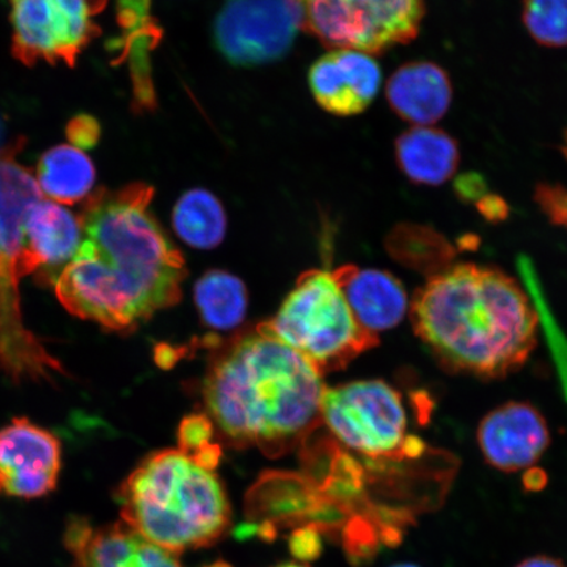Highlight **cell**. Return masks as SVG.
Returning a JSON list of instances; mask_svg holds the SVG:
<instances>
[{
  "label": "cell",
  "mask_w": 567,
  "mask_h": 567,
  "mask_svg": "<svg viewBox=\"0 0 567 567\" xmlns=\"http://www.w3.org/2000/svg\"><path fill=\"white\" fill-rule=\"evenodd\" d=\"M153 196L134 183L89 197L82 243L54 286L70 315L127 332L179 302L186 265L151 212Z\"/></svg>",
  "instance_id": "obj_1"
},
{
  "label": "cell",
  "mask_w": 567,
  "mask_h": 567,
  "mask_svg": "<svg viewBox=\"0 0 567 567\" xmlns=\"http://www.w3.org/2000/svg\"><path fill=\"white\" fill-rule=\"evenodd\" d=\"M322 373L265 323L239 332L213 357L203 396L229 442L279 456L322 424Z\"/></svg>",
  "instance_id": "obj_2"
},
{
  "label": "cell",
  "mask_w": 567,
  "mask_h": 567,
  "mask_svg": "<svg viewBox=\"0 0 567 567\" xmlns=\"http://www.w3.org/2000/svg\"><path fill=\"white\" fill-rule=\"evenodd\" d=\"M410 316L416 336L452 373L506 378L537 342L534 303L519 282L491 266L458 264L430 276Z\"/></svg>",
  "instance_id": "obj_3"
},
{
  "label": "cell",
  "mask_w": 567,
  "mask_h": 567,
  "mask_svg": "<svg viewBox=\"0 0 567 567\" xmlns=\"http://www.w3.org/2000/svg\"><path fill=\"white\" fill-rule=\"evenodd\" d=\"M123 522L158 547H208L230 524V505L215 470L181 449L153 453L118 487Z\"/></svg>",
  "instance_id": "obj_4"
},
{
  "label": "cell",
  "mask_w": 567,
  "mask_h": 567,
  "mask_svg": "<svg viewBox=\"0 0 567 567\" xmlns=\"http://www.w3.org/2000/svg\"><path fill=\"white\" fill-rule=\"evenodd\" d=\"M41 200L30 169L13 153L0 157V373L12 381L52 380L63 373L59 360L45 350L24 323L19 284L25 278L24 224L28 210Z\"/></svg>",
  "instance_id": "obj_5"
},
{
  "label": "cell",
  "mask_w": 567,
  "mask_h": 567,
  "mask_svg": "<svg viewBox=\"0 0 567 567\" xmlns=\"http://www.w3.org/2000/svg\"><path fill=\"white\" fill-rule=\"evenodd\" d=\"M265 326L321 373L340 370L379 344L378 336L365 330L352 313L334 272L326 269L302 274Z\"/></svg>",
  "instance_id": "obj_6"
},
{
  "label": "cell",
  "mask_w": 567,
  "mask_h": 567,
  "mask_svg": "<svg viewBox=\"0 0 567 567\" xmlns=\"http://www.w3.org/2000/svg\"><path fill=\"white\" fill-rule=\"evenodd\" d=\"M322 423L337 442L367 458L375 471L420 463L435 452L409 434L402 396L385 381H353L326 389Z\"/></svg>",
  "instance_id": "obj_7"
},
{
  "label": "cell",
  "mask_w": 567,
  "mask_h": 567,
  "mask_svg": "<svg viewBox=\"0 0 567 567\" xmlns=\"http://www.w3.org/2000/svg\"><path fill=\"white\" fill-rule=\"evenodd\" d=\"M302 30L324 47L380 54L420 32L423 0H299Z\"/></svg>",
  "instance_id": "obj_8"
},
{
  "label": "cell",
  "mask_w": 567,
  "mask_h": 567,
  "mask_svg": "<svg viewBox=\"0 0 567 567\" xmlns=\"http://www.w3.org/2000/svg\"><path fill=\"white\" fill-rule=\"evenodd\" d=\"M12 51L25 65L73 66L99 33L95 18L106 0H10Z\"/></svg>",
  "instance_id": "obj_9"
},
{
  "label": "cell",
  "mask_w": 567,
  "mask_h": 567,
  "mask_svg": "<svg viewBox=\"0 0 567 567\" xmlns=\"http://www.w3.org/2000/svg\"><path fill=\"white\" fill-rule=\"evenodd\" d=\"M300 30L299 0H225L213 38L233 65L252 68L282 59Z\"/></svg>",
  "instance_id": "obj_10"
},
{
  "label": "cell",
  "mask_w": 567,
  "mask_h": 567,
  "mask_svg": "<svg viewBox=\"0 0 567 567\" xmlns=\"http://www.w3.org/2000/svg\"><path fill=\"white\" fill-rule=\"evenodd\" d=\"M61 444L51 432L17 417L0 430V494L33 499L51 494L61 472Z\"/></svg>",
  "instance_id": "obj_11"
},
{
  "label": "cell",
  "mask_w": 567,
  "mask_h": 567,
  "mask_svg": "<svg viewBox=\"0 0 567 567\" xmlns=\"http://www.w3.org/2000/svg\"><path fill=\"white\" fill-rule=\"evenodd\" d=\"M477 441L482 456L494 470L505 473L528 471L550 444L545 417L528 402H507L480 423Z\"/></svg>",
  "instance_id": "obj_12"
},
{
  "label": "cell",
  "mask_w": 567,
  "mask_h": 567,
  "mask_svg": "<svg viewBox=\"0 0 567 567\" xmlns=\"http://www.w3.org/2000/svg\"><path fill=\"white\" fill-rule=\"evenodd\" d=\"M63 542L78 567H183L174 553L147 542L124 522L94 527L75 517Z\"/></svg>",
  "instance_id": "obj_13"
},
{
  "label": "cell",
  "mask_w": 567,
  "mask_h": 567,
  "mask_svg": "<svg viewBox=\"0 0 567 567\" xmlns=\"http://www.w3.org/2000/svg\"><path fill=\"white\" fill-rule=\"evenodd\" d=\"M381 69L370 54L336 49L315 62L309 86L324 111L337 116L358 115L378 95Z\"/></svg>",
  "instance_id": "obj_14"
},
{
  "label": "cell",
  "mask_w": 567,
  "mask_h": 567,
  "mask_svg": "<svg viewBox=\"0 0 567 567\" xmlns=\"http://www.w3.org/2000/svg\"><path fill=\"white\" fill-rule=\"evenodd\" d=\"M334 276L358 322L372 334L395 328L406 316L408 293L393 275L344 266Z\"/></svg>",
  "instance_id": "obj_15"
},
{
  "label": "cell",
  "mask_w": 567,
  "mask_h": 567,
  "mask_svg": "<svg viewBox=\"0 0 567 567\" xmlns=\"http://www.w3.org/2000/svg\"><path fill=\"white\" fill-rule=\"evenodd\" d=\"M386 97L401 118L415 126L435 124L449 112L453 89L449 73L434 62H411L390 78Z\"/></svg>",
  "instance_id": "obj_16"
},
{
  "label": "cell",
  "mask_w": 567,
  "mask_h": 567,
  "mask_svg": "<svg viewBox=\"0 0 567 567\" xmlns=\"http://www.w3.org/2000/svg\"><path fill=\"white\" fill-rule=\"evenodd\" d=\"M81 218L62 204L39 200L28 210L24 224L25 276L42 266L69 264L82 243Z\"/></svg>",
  "instance_id": "obj_17"
},
{
  "label": "cell",
  "mask_w": 567,
  "mask_h": 567,
  "mask_svg": "<svg viewBox=\"0 0 567 567\" xmlns=\"http://www.w3.org/2000/svg\"><path fill=\"white\" fill-rule=\"evenodd\" d=\"M395 158L411 182L441 186L457 172L458 144L449 133L436 127L415 126L396 140Z\"/></svg>",
  "instance_id": "obj_18"
},
{
  "label": "cell",
  "mask_w": 567,
  "mask_h": 567,
  "mask_svg": "<svg viewBox=\"0 0 567 567\" xmlns=\"http://www.w3.org/2000/svg\"><path fill=\"white\" fill-rule=\"evenodd\" d=\"M41 193L60 204H74L90 197L96 181L94 165L84 152L60 145L42 155L38 166Z\"/></svg>",
  "instance_id": "obj_19"
},
{
  "label": "cell",
  "mask_w": 567,
  "mask_h": 567,
  "mask_svg": "<svg viewBox=\"0 0 567 567\" xmlns=\"http://www.w3.org/2000/svg\"><path fill=\"white\" fill-rule=\"evenodd\" d=\"M173 226L177 236L198 250H212L223 243L228 218L221 202L203 188L190 189L176 203Z\"/></svg>",
  "instance_id": "obj_20"
},
{
  "label": "cell",
  "mask_w": 567,
  "mask_h": 567,
  "mask_svg": "<svg viewBox=\"0 0 567 567\" xmlns=\"http://www.w3.org/2000/svg\"><path fill=\"white\" fill-rule=\"evenodd\" d=\"M195 302L210 329L229 331L244 322L247 290L243 280L225 271H209L195 286Z\"/></svg>",
  "instance_id": "obj_21"
},
{
  "label": "cell",
  "mask_w": 567,
  "mask_h": 567,
  "mask_svg": "<svg viewBox=\"0 0 567 567\" xmlns=\"http://www.w3.org/2000/svg\"><path fill=\"white\" fill-rule=\"evenodd\" d=\"M392 245L410 264L429 269L430 276L452 266L455 248L441 233L417 225H402L392 236Z\"/></svg>",
  "instance_id": "obj_22"
},
{
  "label": "cell",
  "mask_w": 567,
  "mask_h": 567,
  "mask_svg": "<svg viewBox=\"0 0 567 567\" xmlns=\"http://www.w3.org/2000/svg\"><path fill=\"white\" fill-rule=\"evenodd\" d=\"M523 21L538 44L567 47V0H524Z\"/></svg>",
  "instance_id": "obj_23"
},
{
  "label": "cell",
  "mask_w": 567,
  "mask_h": 567,
  "mask_svg": "<svg viewBox=\"0 0 567 567\" xmlns=\"http://www.w3.org/2000/svg\"><path fill=\"white\" fill-rule=\"evenodd\" d=\"M122 40L132 48H146L161 39L162 30L152 16V0H116Z\"/></svg>",
  "instance_id": "obj_24"
},
{
  "label": "cell",
  "mask_w": 567,
  "mask_h": 567,
  "mask_svg": "<svg viewBox=\"0 0 567 567\" xmlns=\"http://www.w3.org/2000/svg\"><path fill=\"white\" fill-rule=\"evenodd\" d=\"M68 138L71 146L80 148V151H91L101 140V125L97 120L90 115H78L70 120L66 127Z\"/></svg>",
  "instance_id": "obj_25"
},
{
  "label": "cell",
  "mask_w": 567,
  "mask_h": 567,
  "mask_svg": "<svg viewBox=\"0 0 567 567\" xmlns=\"http://www.w3.org/2000/svg\"><path fill=\"white\" fill-rule=\"evenodd\" d=\"M289 548L292 555L302 561L315 559L322 551L321 536L315 526H302L289 538Z\"/></svg>",
  "instance_id": "obj_26"
},
{
  "label": "cell",
  "mask_w": 567,
  "mask_h": 567,
  "mask_svg": "<svg viewBox=\"0 0 567 567\" xmlns=\"http://www.w3.org/2000/svg\"><path fill=\"white\" fill-rule=\"evenodd\" d=\"M485 181L477 174H466L456 182V193L463 200H476L484 197Z\"/></svg>",
  "instance_id": "obj_27"
},
{
  "label": "cell",
  "mask_w": 567,
  "mask_h": 567,
  "mask_svg": "<svg viewBox=\"0 0 567 567\" xmlns=\"http://www.w3.org/2000/svg\"><path fill=\"white\" fill-rule=\"evenodd\" d=\"M481 215L488 221H503L508 213V207L502 197L495 195H487L481 198L477 204Z\"/></svg>",
  "instance_id": "obj_28"
},
{
  "label": "cell",
  "mask_w": 567,
  "mask_h": 567,
  "mask_svg": "<svg viewBox=\"0 0 567 567\" xmlns=\"http://www.w3.org/2000/svg\"><path fill=\"white\" fill-rule=\"evenodd\" d=\"M523 481L528 492H538L547 484V476H545L543 471L530 467V470L524 474Z\"/></svg>",
  "instance_id": "obj_29"
},
{
  "label": "cell",
  "mask_w": 567,
  "mask_h": 567,
  "mask_svg": "<svg viewBox=\"0 0 567 567\" xmlns=\"http://www.w3.org/2000/svg\"><path fill=\"white\" fill-rule=\"evenodd\" d=\"M515 567H566L561 559L553 558L549 556H535L524 559Z\"/></svg>",
  "instance_id": "obj_30"
},
{
  "label": "cell",
  "mask_w": 567,
  "mask_h": 567,
  "mask_svg": "<svg viewBox=\"0 0 567 567\" xmlns=\"http://www.w3.org/2000/svg\"><path fill=\"white\" fill-rule=\"evenodd\" d=\"M13 152V147L9 145V136H7V127L3 117L0 116V157L2 155Z\"/></svg>",
  "instance_id": "obj_31"
},
{
  "label": "cell",
  "mask_w": 567,
  "mask_h": 567,
  "mask_svg": "<svg viewBox=\"0 0 567 567\" xmlns=\"http://www.w3.org/2000/svg\"><path fill=\"white\" fill-rule=\"evenodd\" d=\"M207 567H231V565L226 564V563H224V561H217V563L212 564V565H209V566H207Z\"/></svg>",
  "instance_id": "obj_32"
},
{
  "label": "cell",
  "mask_w": 567,
  "mask_h": 567,
  "mask_svg": "<svg viewBox=\"0 0 567 567\" xmlns=\"http://www.w3.org/2000/svg\"><path fill=\"white\" fill-rule=\"evenodd\" d=\"M276 567H308V566L297 565V564H284V565L276 566Z\"/></svg>",
  "instance_id": "obj_33"
},
{
  "label": "cell",
  "mask_w": 567,
  "mask_h": 567,
  "mask_svg": "<svg viewBox=\"0 0 567 567\" xmlns=\"http://www.w3.org/2000/svg\"><path fill=\"white\" fill-rule=\"evenodd\" d=\"M392 567H420V566H416L413 564H399V565H394Z\"/></svg>",
  "instance_id": "obj_34"
}]
</instances>
